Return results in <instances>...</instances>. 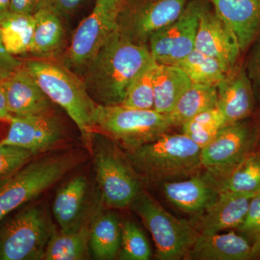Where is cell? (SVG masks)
Masks as SVG:
<instances>
[{"label": "cell", "instance_id": "6da1fadb", "mask_svg": "<svg viewBox=\"0 0 260 260\" xmlns=\"http://www.w3.org/2000/svg\"><path fill=\"white\" fill-rule=\"evenodd\" d=\"M154 61L146 46L115 30L82 74L92 100L102 106L121 105L131 84Z\"/></svg>", "mask_w": 260, "mask_h": 260}, {"label": "cell", "instance_id": "7a4b0ae2", "mask_svg": "<svg viewBox=\"0 0 260 260\" xmlns=\"http://www.w3.org/2000/svg\"><path fill=\"white\" fill-rule=\"evenodd\" d=\"M23 65L51 102L62 108L74 121L87 148L92 151L96 104L87 92L82 78L64 65L42 59L28 60Z\"/></svg>", "mask_w": 260, "mask_h": 260}, {"label": "cell", "instance_id": "3957f363", "mask_svg": "<svg viewBox=\"0 0 260 260\" xmlns=\"http://www.w3.org/2000/svg\"><path fill=\"white\" fill-rule=\"evenodd\" d=\"M201 148L185 134H166L127 150L135 172L149 180L191 176L202 168Z\"/></svg>", "mask_w": 260, "mask_h": 260}, {"label": "cell", "instance_id": "277c9868", "mask_svg": "<svg viewBox=\"0 0 260 260\" xmlns=\"http://www.w3.org/2000/svg\"><path fill=\"white\" fill-rule=\"evenodd\" d=\"M93 121L95 129H100L127 150L157 139L173 126L168 114L123 105L96 104Z\"/></svg>", "mask_w": 260, "mask_h": 260}, {"label": "cell", "instance_id": "5b68a950", "mask_svg": "<svg viewBox=\"0 0 260 260\" xmlns=\"http://www.w3.org/2000/svg\"><path fill=\"white\" fill-rule=\"evenodd\" d=\"M80 160L75 153L48 155L28 162L0 182V206L8 215L61 180Z\"/></svg>", "mask_w": 260, "mask_h": 260}, {"label": "cell", "instance_id": "8992f818", "mask_svg": "<svg viewBox=\"0 0 260 260\" xmlns=\"http://www.w3.org/2000/svg\"><path fill=\"white\" fill-rule=\"evenodd\" d=\"M132 206L151 234L158 259L186 257L199 234L191 222L174 216L144 191Z\"/></svg>", "mask_w": 260, "mask_h": 260}, {"label": "cell", "instance_id": "52a82bcc", "mask_svg": "<svg viewBox=\"0 0 260 260\" xmlns=\"http://www.w3.org/2000/svg\"><path fill=\"white\" fill-rule=\"evenodd\" d=\"M92 153L102 200L109 208L123 209L141 192L139 174L115 145L93 138Z\"/></svg>", "mask_w": 260, "mask_h": 260}, {"label": "cell", "instance_id": "ba28073f", "mask_svg": "<svg viewBox=\"0 0 260 260\" xmlns=\"http://www.w3.org/2000/svg\"><path fill=\"white\" fill-rule=\"evenodd\" d=\"M54 231L43 207L25 208L0 227V260L43 259Z\"/></svg>", "mask_w": 260, "mask_h": 260}, {"label": "cell", "instance_id": "9c48e42d", "mask_svg": "<svg viewBox=\"0 0 260 260\" xmlns=\"http://www.w3.org/2000/svg\"><path fill=\"white\" fill-rule=\"evenodd\" d=\"M124 0H95L90 14L75 30L65 65L74 73L84 70L111 35L117 30L118 18Z\"/></svg>", "mask_w": 260, "mask_h": 260}, {"label": "cell", "instance_id": "30bf717a", "mask_svg": "<svg viewBox=\"0 0 260 260\" xmlns=\"http://www.w3.org/2000/svg\"><path fill=\"white\" fill-rule=\"evenodd\" d=\"M188 0H124L118 30L126 39L145 45L152 35L180 16Z\"/></svg>", "mask_w": 260, "mask_h": 260}, {"label": "cell", "instance_id": "8fae6325", "mask_svg": "<svg viewBox=\"0 0 260 260\" xmlns=\"http://www.w3.org/2000/svg\"><path fill=\"white\" fill-rule=\"evenodd\" d=\"M204 0H191L179 18L154 32L149 50L158 64H175L194 49Z\"/></svg>", "mask_w": 260, "mask_h": 260}, {"label": "cell", "instance_id": "7c38bea8", "mask_svg": "<svg viewBox=\"0 0 260 260\" xmlns=\"http://www.w3.org/2000/svg\"><path fill=\"white\" fill-rule=\"evenodd\" d=\"M256 135L242 121L223 126L211 142L201 149L200 160L215 179L225 177L252 153Z\"/></svg>", "mask_w": 260, "mask_h": 260}, {"label": "cell", "instance_id": "4fadbf2b", "mask_svg": "<svg viewBox=\"0 0 260 260\" xmlns=\"http://www.w3.org/2000/svg\"><path fill=\"white\" fill-rule=\"evenodd\" d=\"M10 128L2 144L28 150L34 155L47 151L63 137L61 123L51 113L10 116Z\"/></svg>", "mask_w": 260, "mask_h": 260}, {"label": "cell", "instance_id": "5bb4252c", "mask_svg": "<svg viewBox=\"0 0 260 260\" xmlns=\"http://www.w3.org/2000/svg\"><path fill=\"white\" fill-rule=\"evenodd\" d=\"M194 49L217 59L229 71L242 52L230 29L208 5L200 17Z\"/></svg>", "mask_w": 260, "mask_h": 260}, {"label": "cell", "instance_id": "9a60e30c", "mask_svg": "<svg viewBox=\"0 0 260 260\" xmlns=\"http://www.w3.org/2000/svg\"><path fill=\"white\" fill-rule=\"evenodd\" d=\"M10 114L13 116L51 113L54 103L24 65L3 80Z\"/></svg>", "mask_w": 260, "mask_h": 260}, {"label": "cell", "instance_id": "2e32d148", "mask_svg": "<svg viewBox=\"0 0 260 260\" xmlns=\"http://www.w3.org/2000/svg\"><path fill=\"white\" fill-rule=\"evenodd\" d=\"M162 191L168 201L178 209L195 216L201 215L218 199L216 181L209 173L178 181H165Z\"/></svg>", "mask_w": 260, "mask_h": 260}, {"label": "cell", "instance_id": "e0dca14e", "mask_svg": "<svg viewBox=\"0 0 260 260\" xmlns=\"http://www.w3.org/2000/svg\"><path fill=\"white\" fill-rule=\"evenodd\" d=\"M214 11L233 32L241 51L260 32V0H210Z\"/></svg>", "mask_w": 260, "mask_h": 260}, {"label": "cell", "instance_id": "ac0fdd59", "mask_svg": "<svg viewBox=\"0 0 260 260\" xmlns=\"http://www.w3.org/2000/svg\"><path fill=\"white\" fill-rule=\"evenodd\" d=\"M253 196L219 191L218 199L201 215L195 217L194 225L199 234H216L238 229L244 221Z\"/></svg>", "mask_w": 260, "mask_h": 260}, {"label": "cell", "instance_id": "d6986e66", "mask_svg": "<svg viewBox=\"0 0 260 260\" xmlns=\"http://www.w3.org/2000/svg\"><path fill=\"white\" fill-rule=\"evenodd\" d=\"M218 108L226 124L242 121L250 115L254 104L252 88L245 70L228 73L216 85Z\"/></svg>", "mask_w": 260, "mask_h": 260}, {"label": "cell", "instance_id": "ffe728a7", "mask_svg": "<svg viewBox=\"0 0 260 260\" xmlns=\"http://www.w3.org/2000/svg\"><path fill=\"white\" fill-rule=\"evenodd\" d=\"M251 245L235 232L198 234L186 257L197 260L251 259Z\"/></svg>", "mask_w": 260, "mask_h": 260}, {"label": "cell", "instance_id": "44dd1931", "mask_svg": "<svg viewBox=\"0 0 260 260\" xmlns=\"http://www.w3.org/2000/svg\"><path fill=\"white\" fill-rule=\"evenodd\" d=\"M88 183L84 176H77L57 191L53 203V214L61 232H70L83 225Z\"/></svg>", "mask_w": 260, "mask_h": 260}, {"label": "cell", "instance_id": "7402d4cb", "mask_svg": "<svg viewBox=\"0 0 260 260\" xmlns=\"http://www.w3.org/2000/svg\"><path fill=\"white\" fill-rule=\"evenodd\" d=\"M59 13L51 3L32 15L34 30L29 50L32 55L49 58L60 50L64 44V30Z\"/></svg>", "mask_w": 260, "mask_h": 260}, {"label": "cell", "instance_id": "603a6c76", "mask_svg": "<svg viewBox=\"0 0 260 260\" xmlns=\"http://www.w3.org/2000/svg\"><path fill=\"white\" fill-rule=\"evenodd\" d=\"M191 85L189 77L177 65L158 64L154 82V110L169 114Z\"/></svg>", "mask_w": 260, "mask_h": 260}, {"label": "cell", "instance_id": "cb8c5ba5", "mask_svg": "<svg viewBox=\"0 0 260 260\" xmlns=\"http://www.w3.org/2000/svg\"><path fill=\"white\" fill-rule=\"evenodd\" d=\"M121 239V223L112 212L99 213L89 226L88 249L95 259H114L120 250Z\"/></svg>", "mask_w": 260, "mask_h": 260}, {"label": "cell", "instance_id": "d4e9b609", "mask_svg": "<svg viewBox=\"0 0 260 260\" xmlns=\"http://www.w3.org/2000/svg\"><path fill=\"white\" fill-rule=\"evenodd\" d=\"M215 107H218L217 87L192 83L168 115L173 126H182L200 113Z\"/></svg>", "mask_w": 260, "mask_h": 260}, {"label": "cell", "instance_id": "484cf974", "mask_svg": "<svg viewBox=\"0 0 260 260\" xmlns=\"http://www.w3.org/2000/svg\"><path fill=\"white\" fill-rule=\"evenodd\" d=\"M215 181L219 191H229L253 197L259 194L260 153L252 152L232 172L220 179H215Z\"/></svg>", "mask_w": 260, "mask_h": 260}, {"label": "cell", "instance_id": "4316f807", "mask_svg": "<svg viewBox=\"0 0 260 260\" xmlns=\"http://www.w3.org/2000/svg\"><path fill=\"white\" fill-rule=\"evenodd\" d=\"M89 226L81 227L70 232L54 231L48 242L43 259L82 260L88 253Z\"/></svg>", "mask_w": 260, "mask_h": 260}, {"label": "cell", "instance_id": "83f0119b", "mask_svg": "<svg viewBox=\"0 0 260 260\" xmlns=\"http://www.w3.org/2000/svg\"><path fill=\"white\" fill-rule=\"evenodd\" d=\"M34 30L32 15L10 11L0 20L1 44L12 55L26 54L30 50Z\"/></svg>", "mask_w": 260, "mask_h": 260}, {"label": "cell", "instance_id": "f1b7e54d", "mask_svg": "<svg viewBox=\"0 0 260 260\" xmlns=\"http://www.w3.org/2000/svg\"><path fill=\"white\" fill-rule=\"evenodd\" d=\"M174 65L180 68L191 83L214 86L221 82L230 72L217 59L195 49Z\"/></svg>", "mask_w": 260, "mask_h": 260}, {"label": "cell", "instance_id": "f546056e", "mask_svg": "<svg viewBox=\"0 0 260 260\" xmlns=\"http://www.w3.org/2000/svg\"><path fill=\"white\" fill-rule=\"evenodd\" d=\"M225 125L224 116L218 107L200 113L184 123L182 132L200 148H205Z\"/></svg>", "mask_w": 260, "mask_h": 260}, {"label": "cell", "instance_id": "4dcf8cb0", "mask_svg": "<svg viewBox=\"0 0 260 260\" xmlns=\"http://www.w3.org/2000/svg\"><path fill=\"white\" fill-rule=\"evenodd\" d=\"M158 63L152 61L135 78L121 105L138 109H153L154 82Z\"/></svg>", "mask_w": 260, "mask_h": 260}, {"label": "cell", "instance_id": "1f68e13d", "mask_svg": "<svg viewBox=\"0 0 260 260\" xmlns=\"http://www.w3.org/2000/svg\"><path fill=\"white\" fill-rule=\"evenodd\" d=\"M152 251L144 233L134 222L121 223L119 257L123 260H148Z\"/></svg>", "mask_w": 260, "mask_h": 260}, {"label": "cell", "instance_id": "d6a6232c", "mask_svg": "<svg viewBox=\"0 0 260 260\" xmlns=\"http://www.w3.org/2000/svg\"><path fill=\"white\" fill-rule=\"evenodd\" d=\"M34 155L25 149L0 143V182L26 165Z\"/></svg>", "mask_w": 260, "mask_h": 260}, {"label": "cell", "instance_id": "836d02e7", "mask_svg": "<svg viewBox=\"0 0 260 260\" xmlns=\"http://www.w3.org/2000/svg\"><path fill=\"white\" fill-rule=\"evenodd\" d=\"M238 229L254 239L260 234V193L251 198L244 221Z\"/></svg>", "mask_w": 260, "mask_h": 260}, {"label": "cell", "instance_id": "e575fe53", "mask_svg": "<svg viewBox=\"0 0 260 260\" xmlns=\"http://www.w3.org/2000/svg\"><path fill=\"white\" fill-rule=\"evenodd\" d=\"M23 65V61L8 53L0 44V81L7 79Z\"/></svg>", "mask_w": 260, "mask_h": 260}, {"label": "cell", "instance_id": "d590c367", "mask_svg": "<svg viewBox=\"0 0 260 260\" xmlns=\"http://www.w3.org/2000/svg\"><path fill=\"white\" fill-rule=\"evenodd\" d=\"M52 0H10V11L34 15L44 7L51 4Z\"/></svg>", "mask_w": 260, "mask_h": 260}, {"label": "cell", "instance_id": "8d00e7d4", "mask_svg": "<svg viewBox=\"0 0 260 260\" xmlns=\"http://www.w3.org/2000/svg\"><path fill=\"white\" fill-rule=\"evenodd\" d=\"M86 0H52L53 4L60 13H73L80 8Z\"/></svg>", "mask_w": 260, "mask_h": 260}, {"label": "cell", "instance_id": "74e56055", "mask_svg": "<svg viewBox=\"0 0 260 260\" xmlns=\"http://www.w3.org/2000/svg\"><path fill=\"white\" fill-rule=\"evenodd\" d=\"M11 114L8 111L3 81H0V119H9Z\"/></svg>", "mask_w": 260, "mask_h": 260}, {"label": "cell", "instance_id": "f35d334b", "mask_svg": "<svg viewBox=\"0 0 260 260\" xmlns=\"http://www.w3.org/2000/svg\"><path fill=\"white\" fill-rule=\"evenodd\" d=\"M254 239V244L251 245V259H260V234Z\"/></svg>", "mask_w": 260, "mask_h": 260}, {"label": "cell", "instance_id": "ab89813d", "mask_svg": "<svg viewBox=\"0 0 260 260\" xmlns=\"http://www.w3.org/2000/svg\"><path fill=\"white\" fill-rule=\"evenodd\" d=\"M10 12V0H0V20Z\"/></svg>", "mask_w": 260, "mask_h": 260}, {"label": "cell", "instance_id": "60d3db41", "mask_svg": "<svg viewBox=\"0 0 260 260\" xmlns=\"http://www.w3.org/2000/svg\"><path fill=\"white\" fill-rule=\"evenodd\" d=\"M5 216H6V215H5L4 211H3V209H2L1 206H0V222L2 221V220H3Z\"/></svg>", "mask_w": 260, "mask_h": 260}, {"label": "cell", "instance_id": "b9f144b4", "mask_svg": "<svg viewBox=\"0 0 260 260\" xmlns=\"http://www.w3.org/2000/svg\"><path fill=\"white\" fill-rule=\"evenodd\" d=\"M258 75H259V80L260 84V60L259 62V66H258Z\"/></svg>", "mask_w": 260, "mask_h": 260}, {"label": "cell", "instance_id": "7bdbcfd3", "mask_svg": "<svg viewBox=\"0 0 260 260\" xmlns=\"http://www.w3.org/2000/svg\"><path fill=\"white\" fill-rule=\"evenodd\" d=\"M0 44H1V39H0Z\"/></svg>", "mask_w": 260, "mask_h": 260}]
</instances>
